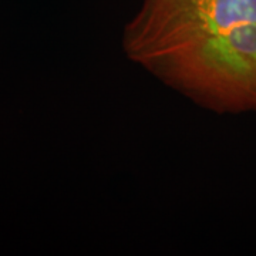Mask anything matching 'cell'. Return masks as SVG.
Segmentation results:
<instances>
[{
	"label": "cell",
	"mask_w": 256,
	"mask_h": 256,
	"mask_svg": "<svg viewBox=\"0 0 256 256\" xmlns=\"http://www.w3.org/2000/svg\"><path fill=\"white\" fill-rule=\"evenodd\" d=\"M121 46L202 110L256 114V0H142Z\"/></svg>",
	"instance_id": "cell-1"
}]
</instances>
